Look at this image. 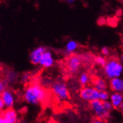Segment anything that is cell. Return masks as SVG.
<instances>
[{
    "label": "cell",
    "mask_w": 123,
    "mask_h": 123,
    "mask_svg": "<svg viewBox=\"0 0 123 123\" xmlns=\"http://www.w3.org/2000/svg\"><path fill=\"white\" fill-rule=\"evenodd\" d=\"M23 97L27 104L32 105H39L47 101L49 93L47 90L39 83L33 82L25 88Z\"/></svg>",
    "instance_id": "1"
},
{
    "label": "cell",
    "mask_w": 123,
    "mask_h": 123,
    "mask_svg": "<svg viewBox=\"0 0 123 123\" xmlns=\"http://www.w3.org/2000/svg\"><path fill=\"white\" fill-rule=\"evenodd\" d=\"M103 73L110 80L120 77L123 73V64L117 59H110L107 60L106 65L103 68Z\"/></svg>",
    "instance_id": "2"
},
{
    "label": "cell",
    "mask_w": 123,
    "mask_h": 123,
    "mask_svg": "<svg viewBox=\"0 0 123 123\" xmlns=\"http://www.w3.org/2000/svg\"><path fill=\"white\" fill-rule=\"evenodd\" d=\"M51 92L60 101L69 99V91L65 83L62 81H56L51 85Z\"/></svg>",
    "instance_id": "3"
},
{
    "label": "cell",
    "mask_w": 123,
    "mask_h": 123,
    "mask_svg": "<svg viewBox=\"0 0 123 123\" xmlns=\"http://www.w3.org/2000/svg\"><path fill=\"white\" fill-rule=\"evenodd\" d=\"M89 107L95 118L106 120L110 117V112L104 108L103 102L100 100L94 101L89 103Z\"/></svg>",
    "instance_id": "4"
},
{
    "label": "cell",
    "mask_w": 123,
    "mask_h": 123,
    "mask_svg": "<svg viewBox=\"0 0 123 123\" xmlns=\"http://www.w3.org/2000/svg\"><path fill=\"white\" fill-rule=\"evenodd\" d=\"M100 92L96 90L92 86H87L82 87L80 89L79 96L83 101L92 102L94 101L99 100Z\"/></svg>",
    "instance_id": "5"
},
{
    "label": "cell",
    "mask_w": 123,
    "mask_h": 123,
    "mask_svg": "<svg viewBox=\"0 0 123 123\" xmlns=\"http://www.w3.org/2000/svg\"><path fill=\"white\" fill-rule=\"evenodd\" d=\"M83 58L77 54L71 55L67 58L65 62L66 68L70 74H77L82 65Z\"/></svg>",
    "instance_id": "6"
},
{
    "label": "cell",
    "mask_w": 123,
    "mask_h": 123,
    "mask_svg": "<svg viewBox=\"0 0 123 123\" xmlns=\"http://www.w3.org/2000/svg\"><path fill=\"white\" fill-rule=\"evenodd\" d=\"M46 50H47L46 47L43 46H39L33 49L29 55V59L30 61V62L34 65H39L41 57Z\"/></svg>",
    "instance_id": "7"
},
{
    "label": "cell",
    "mask_w": 123,
    "mask_h": 123,
    "mask_svg": "<svg viewBox=\"0 0 123 123\" xmlns=\"http://www.w3.org/2000/svg\"><path fill=\"white\" fill-rule=\"evenodd\" d=\"M5 123H17L18 120V113L14 108L5 109V110L1 112V116Z\"/></svg>",
    "instance_id": "8"
},
{
    "label": "cell",
    "mask_w": 123,
    "mask_h": 123,
    "mask_svg": "<svg viewBox=\"0 0 123 123\" xmlns=\"http://www.w3.org/2000/svg\"><path fill=\"white\" fill-rule=\"evenodd\" d=\"M0 98L4 101L6 109L13 108L15 103V97L13 92L10 89H7L0 95Z\"/></svg>",
    "instance_id": "9"
},
{
    "label": "cell",
    "mask_w": 123,
    "mask_h": 123,
    "mask_svg": "<svg viewBox=\"0 0 123 123\" xmlns=\"http://www.w3.org/2000/svg\"><path fill=\"white\" fill-rule=\"evenodd\" d=\"M55 63V60L53 56V53L50 50H46L45 53L43 54L41 59L40 61L39 65L44 68H51Z\"/></svg>",
    "instance_id": "10"
},
{
    "label": "cell",
    "mask_w": 123,
    "mask_h": 123,
    "mask_svg": "<svg viewBox=\"0 0 123 123\" xmlns=\"http://www.w3.org/2000/svg\"><path fill=\"white\" fill-rule=\"evenodd\" d=\"M110 101L114 109H121L123 104V94L120 92H112L110 94Z\"/></svg>",
    "instance_id": "11"
},
{
    "label": "cell",
    "mask_w": 123,
    "mask_h": 123,
    "mask_svg": "<svg viewBox=\"0 0 123 123\" xmlns=\"http://www.w3.org/2000/svg\"><path fill=\"white\" fill-rule=\"evenodd\" d=\"M109 87L113 92H120L123 91V79L117 77L110 80L109 81Z\"/></svg>",
    "instance_id": "12"
},
{
    "label": "cell",
    "mask_w": 123,
    "mask_h": 123,
    "mask_svg": "<svg viewBox=\"0 0 123 123\" xmlns=\"http://www.w3.org/2000/svg\"><path fill=\"white\" fill-rule=\"evenodd\" d=\"M92 86L99 92H101L104 91H107L109 84L107 83L105 79L102 77H96L92 82Z\"/></svg>",
    "instance_id": "13"
},
{
    "label": "cell",
    "mask_w": 123,
    "mask_h": 123,
    "mask_svg": "<svg viewBox=\"0 0 123 123\" xmlns=\"http://www.w3.org/2000/svg\"><path fill=\"white\" fill-rule=\"evenodd\" d=\"M78 48V43L76 41L70 40L66 43V45L65 47V53L68 56L73 55L76 52Z\"/></svg>",
    "instance_id": "14"
},
{
    "label": "cell",
    "mask_w": 123,
    "mask_h": 123,
    "mask_svg": "<svg viewBox=\"0 0 123 123\" xmlns=\"http://www.w3.org/2000/svg\"><path fill=\"white\" fill-rule=\"evenodd\" d=\"M90 82V77L87 72H82L80 73L79 77V83L83 87L87 86Z\"/></svg>",
    "instance_id": "15"
},
{
    "label": "cell",
    "mask_w": 123,
    "mask_h": 123,
    "mask_svg": "<svg viewBox=\"0 0 123 123\" xmlns=\"http://www.w3.org/2000/svg\"><path fill=\"white\" fill-rule=\"evenodd\" d=\"M95 62L97 65L100 66L101 68H104L107 62V59L105 56L100 55V56H97L95 58Z\"/></svg>",
    "instance_id": "16"
},
{
    "label": "cell",
    "mask_w": 123,
    "mask_h": 123,
    "mask_svg": "<svg viewBox=\"0 0 123 123\" xmlns=\"http://www.w3.org/2000/svg\"><path fill=\"white\" fill-rule=\"evenodd\" d=\"M17 78V74L14 71H8V74H6V80L9 83H14L16 81Z\"/></svg>",
    "instance_id": "17"
},
{
    "label": "cell",
    "mask_w": 123,
    "mask_h": 123,
    "mask_svg": "<svg viewBox=\"0 0 123 123\" xmlns=\"http://www.w3.org/2000/svg\"><path fill=\"white\" fill-rule=\"evenodd\" d=\"M110 94L108 92V91H104L101 92L99 94V100L101 101L102 102L110 101Z\"/></svg>",
    "instance_id": "18"
},
{
    "label": "cell",
    "mask_w": 123,
    "mask_h": 123,
    "mask_svg": "<svg viewBox=\"0 0 123 123\" xmlns=\"http://www.w3.org/2000/svg\"><path fill=\"white\" fill-rule=\"evenodd\" d=\"M31 78H32V76H31V74L26 72V73H23V74L21 75L20 77V81L24 83V84H26L30 80Z\"/></svg>",
    "instance_id": "19"
},
{
    "label": "cell",
    "mask_w": 123,
    "mask_h": 123,
    "mask_svg": "<svg viewBox=\"0 0 123 123\" xmlns=\"http://www.w3.org/2000/svg\"><path fill=\"white\" fill-rule=\"evenodd\" d=\"M8 86V82L5 79L1 80V81H0V93H2L3 92L7 90Z\"/></svg>",
    "instance_id": "20"
},
{
    "label": "cell",
    "mask_w": 123,
    "mask_h": 123,
    "mask_svg": "<svg viewBox=\"0 0 123 123\" xmlns=\"http://www.w3.org/2000/svg\"><path fill=\"white\" fill-rule=\"evenodd\" d=\"M103 104H104V108H105V109L107 110V111H109L110 113L111 112V110H112L113 109H114V108H113V105H112L111 102H110V101H104V102H103Z\"/></svg>",
    "instance_id": "21"
},
{
    "label": "cell",
    "mask_w": 123,
    "mask_h": 123,
    "mask_svg": "<svg viewBox=\"0 0 123 123\" xmlns=\"http://www.w3.org/2000/svg\"><path fill=\"white\" fill-rule=\"evenodd\" d=\"M101 53L102 54V56H110V49L107 47H103L101 49Z\"/></svg>",
    "instance_id": "22"
},
{
    "label": "cell",
    "mask_w": 123,
    "mask_h": 123,
    "mask_svg": "<svg viewBox=\"0 0 123 123\" xmlns=\"http://www.w3.org/2000/svg\"><path fill=\"white\" fill-rule=\"evenodd\" d=\"M91 123H107L105 120H102V119H97L95 118L92 120Z\"/></svg>",
    "instance_id": "23"
},
{
    "label": "cell",
    "mask_w": 123,
    "mask_h": 123,
    "mask_svg": "<svg viewBox=\"0 0 123 123\" xmlns=\"http://www.w3.org/2000/svg\"><path fill=\"white\" fill-rule=\"evenodd\" d=\"M6 109V107H5V104L4 103V101L0 98V110H1V112L3 111Z\"/></svg>",
    "instance_id": "24"
},
{
    "label": "cell",
    "mask_w": 123,
    "mask_h": 123,
    "mask_svg": "<svg viewBox=\"0 0 123 123\" xmlns=\"http://www.w3.org/2000/svg\"><path fill=\"white\" fill-rule=\"evenodd\" d=\"M17 123H29L26 120L23 119H20L19 120H18Z\"/></svg>",
    "instance_id": "25"
},
{
    "label": "cell",
    "mask_w": 123,
    "mask_h": 123,
    "mask_svg": "<svg viewBox=\"0 0 123 123\" xmlns=\"http://www.w3.org/2000/svg\"><path fill=\"white\" fill-rule=\"evenodd\" d=\"M120 61H121V62L123 64V53L121 54V56H120Z\"/></svg>",
    "instance_id": "26"
},
{
    "label": "cell",
    "mask_w": 123,
    "mask_h": 123,
    "mask_svg": "<svg viewBox=\"0 0 123 123\" xmlns=\"http://www.w3.org/2000/svg\"><path fill=\"white\" fill-rule=\"evenodd\" d=\"M0 123H5V120L2 117H0Z\"/></svg>",
    "instance_id": "27"
},
{
    "label": "cell",
    "mask_w": 123,
    "mask_h": 123,
    "mask_svg": "<svg viewBox=\"0 0 123 123\" xmlns=\"http://www.w3.org/2000/svg\"><path fill=\"white\" fill-rule=\"evenodd\" d=\"M74 1H68V2H70V3H71V2H74Z\"/></svg>",
    "instance_id": "28"
},
{
    "label": "cell",
    "mask_w": 123,
    "mask_h": 123,
    "mask_svg": "<svg viewBox=\"0 0 123 123\" xmlns=\"http://www.w3.org/2000/svg\"><path fill=\"white\" fill-rule=\"evenodd\" d=\"M121 110H123V104H122V107H121Z\"/></svg>",
    "instance_id": "29"
},
{
    "label": "cell",
    "mask_w": 123,
    "mask_h": 123,
    "mask_svg": "<svg viewBox=\"0 0 123 123\" xmlns=\"http://www.w3.org/2000/svg\"><path fill=\"white\" fill-rule=\"evenodd\" d=\"M122 118H123V112H122Z\"/></svg>",
    "instance_id": "30"
},
{
    "label": "cell",
    "mask_w": 123,
    "mask_h": 123,
    "mask_svg": "<svg viewBox=\"0 0 123 123\" xmlns=\"http://www.w3.org/2000/svg\"><path fill=\"white\" fill-rule=\"evenodd\" d=\"M122 94H123V91H122Z\"/></svg>",
    "instance_id": "31"
}]
</instances>
